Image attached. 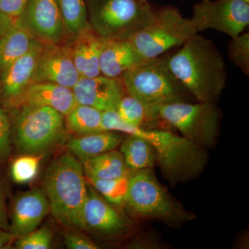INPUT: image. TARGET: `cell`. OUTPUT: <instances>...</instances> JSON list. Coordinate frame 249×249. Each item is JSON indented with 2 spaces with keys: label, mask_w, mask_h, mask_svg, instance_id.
<instances>
[{
  "label": "cell",
  "mask_w": 249,
  "mask_h": 249,
  "mask_svg": "<svg viewBox=\"0 0 249 249\" xmlns=\"http://www.w3.org/2000/svg\"><path fill=\"white\" fill-rule=\"evenodd\" d=\"M102 129L147 140L155 149L162 175L173 186L197 178L209 162L206 149L196 142L169 131L134 127L124 122L116 110L103 111Z\"/></svg>",
  "instance_id": "6da1fadb"
},
{
  "label": "cell",
  "mask_w": 249,
  "mask_h": 249,
  "mask_svg": "<svg viewBox=\"0 0 249 249\" xmlns=\"http://www.w3.org/2000/svg\"><path fill=\"white\" fill-rule=\"evenodd\" d=\"M177 79L199 102L217 101L225 88L227 67L222 54L212 41L199 34L167 58Z\"/></svg>",
  "instance_id": "7a4b0ae2"
},
{
  "label": "cell",
  "mask_w": 249,
  "mask_h": 249,
  "mask_svg": "<svg viewBox=\"0 0 249 249\" xmlns=\"http://www.w3.org/2000/svg\"><path fill=\"white\" fill-rule=\"evenodd\" d=\"M44 188L55 219L67 229L83 230L88 182L81 162L69 151L59 156L46 171Z\"/></svg>",
  "instance_id": "3957f363"
},
{
  "label": "cell",
  "mask_w": 249,
  "mask_h": 249,
  "mask_svg": "<svg viewBox=\"0 0 249 249\" xmlns=\"http://www.w3.org/2000/svg\"><path fill=\"white\" fill-rule=\"evenodd\" d=\"M123 207L132 217L156 219L172 227H181L196 218L170 194L152 168L132 172Z\"/></svg>",
  "instance_id": "277c9868"
},
{
  "label": "cell",
  "mask_w": 249,
  "mask_h": 249,
  "mask_svg": "<svg viewBox=\"0 0 249 249\" xmlns=\"http://www.w3.org/2000/svg\"><path fill=\"white\" fill-rule=\"evenodd\" d=\"M89 24L103 38L129 39L155 20L148 0H86Z\"/></svg>",
  "instance_id": "5b68a950"
},
{
  "label": "cell",
  "mask_w": 249,
  "mask_h": 249,
  "mask_svg": "<svg viewBox=\"0 0 249 249\" xmlns=\"http://www.w3.org/2000/svg\"><path fill=\"white\" fill-rule=\"evenodd\" d=\"M120 79L127 94L147 106L186 101L189 93L170 71L167 58L145 59Z\"/></svg>",
  "instance_id": "8992f818"
},
{
  "label": "cell",
  "mask_w": 249,
  "mask_h": 249,
  "mask_svg": "<svg viewBox=\"0 0 249 249\" xmlns=\"http://www.w3.org/2000/svg\"><path fill=\"white\" fill-rule=\"evenodd\" d=\"M152 107L159 120L178 129L183 137L205 149L214 146L220 124L215 103L176 101Z\"/></svg>",
  "instance_id": "52a82bcc"
},
{
  "label": "cell",
  "mask_w": 249,
  "mask_h": 249,
  "mask_svg": "<svg viewBox=\"0 0 249 249\" xmlns=\"http://www.w3.org/2000/svg\"><path fill=\"white\" fill-rule=\"evenodd\" d=\"M18 109L12 130L18 151L40 155L58 142L63 132L65 116L44 106H22Z\"/></svg>",
  "instance_id": "ba28073f"
},
{
  "label": "cell",
  "mask_w": 249,
  "mask_h": 249,
  "mask_svg": "<svg viewBox=\"0 0 249 249\" xmlns=\"http://www.w3.org/2000/svg\"><path fill=\"white\" fill-rule=\"evenodd\" d=\"M196 34L190 18L183 17L178 8L168 6L157 11L155 20L128 40L142 58L150 59L181 47Z\"/></svg>",
  "instance_id": "9c48e42d"
},
{
  "label": "cell",
  "mask_w": 249,
  "mask_h": 249,
  "mask_svg": "<svg viewBox=\"0 0 249 249\" xmlns=\"http://www.w3.org/2000/svg\"><path fill=\"white\" fill-rule=\"evenodd\" d=\"M197 34L213 29L231 38L242 34L249 24V3L244 0H201L190 18Z\"/></svg>",
  "instance_id": "30bf717a"
},
{
  "label": "cell",
  "mask_w": 249,
  "mask_h": 249,
  "mask_svg": "<svg viewBox=\"0 0 249 249\" xmlns=\"http://www.w3.org/2000/svg\"><path fill=\"white\" fill-rule=\"evenodd\" d=\"M119 206L108 202L88 183V193L82 211L83 230L109 237L129 231L132 222Z\"/></svg>",
  "instance_id": "8fae6325"
},
{
  "label": "cell",
  "mask_w": 249,
  "mask_h": 249,
  "mask_svg": "<svg viewBox=\"0 0 249 249\" xmlns=\"http://www.w3.org/2000/svg\"><path fill=\"white\" fill-rule=\"evenodd\" d=\"M80 78L70 46L43 42L33 83L49 82L73 89Z\"/></svg>",
  "instance_id": "7c38bea8"
},
{
  "label": "cell",
  "mask_w": 249,
  "mask_h": 249,
  "mask_svg": "<svg viewBox=\"0 0 249 249\" xmlns=\"http://www.w3.org/2000/svg\"><path fill=\"white\" fill-rule=\"evenodd\" d=\"M43 42H37L22 57L0 71V105L14 109L21 95L33 83L37 58Z\"/></svg>",
  "instance_id": "4fadbf2b"
},
{
  "label": "cell",
  "mask_w": 249,
  "mask_h": 249,
  "mask_svg": "<svg viewBox=\"0 0 249 249\" xmlns=\"http://www.w3.org/2000/svg\"><path fill=\"white\" fill-rule=\"evenodd\" d=\"M20 18L41 42L62 44L67 35L55 0H29Z\"/></svg>",
  "instance_id": "5bb4252c"
},
{
  "label": "cell",
  "mask_w": 249,
  "mask_h": 249,
  "mask_svg": "<svg viewBox=\"0 0 249 249\" xmlns=\"http://www.w3.org/2000/svg\"><path fill=\"white\" fill-rule=\"evenodd\" d=\"M49 212L48 199L42 190H31L16 196L9 213V231L13 240L37 229Z\"/></svg>",
  "instance_id": "9a60e30c"
},
{
  "label": "cell",
  "mask_w": 249,
  "mask_h": 249,
  "mask_svg": "<svg viewBox=\"0 0 249 249\" xmlns=\"http://www.w3.org/2000/svg\"><path fill=\"white\" fill-rule=\"evenodd\" d=\"M73 91L77 104L91 106L102 111L116 110L125 93L120 78L103 75L80 78Z\"/></svg>",
  "instance_id": "2e32d148"
},
{
  "label": "cell",
  "mask_w": 249,
  "mask_h": 249,
  "mask_svg": "<svg viewBox=\"0 0 249 249\" xmlns=\"http://www.w3.org/2000/svg\"><path fill=\"white\" fill-rule=\"evenodd\" d=\"M76 105L73 89L55 83L40 82L29 85L14 109L22 106H44L53 108L65 116Z\"/></svg>",
  "instance_id": "e0dca14e"
},
{
  "label": "cell",
  "mask_w": 249,
  "mask_h": 249,
  "mask_svg": "<svg viewBox=\"0 0 249 249\" xmlns=\"http://www.w3.org/2000/svg\"><path fill=\"white\" fill-rule=\"evenodd\" d=\"M143 60L128 39L103 38L100 53V71L103 76L121 78Z\"/></svg>",
  "instance_id": "ac0fdd59"
},
{
  "label": "cell",
  "mask_w": 249,
  "mask_h": 249,
  "mask_svg": "<svg viewBox=\"0 0 249 249\" xmlns=\"http://www.w3.org/2000/svg\"><path fill=\"white\" fill-rule=\"evenodd\" d=\"M102 37L92 29L85 31L75 37L71 47L72 58L80 78L100 76V53Z\"/></svg>",
  "instance_id": "d6986e66"
},
{
  "label": "cell",
  "mask_w": 249,
  "mask_h": 249,
  "mask_svg": "<svg viewBox=\"0 0 249 249\" xmlns=\"http://www.w3.org/2000/svg\"><path fill=\"white\" fill-rule=\"evenodd\" d=\"M124 137L119 132L101 131L95 133L75 135L69 139L68 151L80 161L116 150L124 142Z\"/></svg>",
  "instance_id": "ffe728a7"
},
{
  "label": "cell",
  "mask_w": 249,
  "mask_h": 249,
  "mask_svg": "<svg viewBox=\"0 0 249 249\" xmlns=\"http://www.w3.org/2000/svg\"><path fill=\"white\" fill-rule=\"evenodd\" d=\"M37 41L20 17L15 19L0 37V71L27 53Z\"/></svg>",
  "instance_id": "44dd1931"
},
{
  "label": "cell",
  "mask_w": 249,
  "mask_h": 249,
  "mask_svg": "<svg viewBox=\"0 0 249 249\" xmlns=\"http://www.w3.org/2000/svg\"><path fill=\"white\" fill-rule=\"evenodd\" d=\"M81 162L87 178L111 179L130 176L124 156L116 150L105 152Z\"/></svg>",
  "instance_id": "7402d4cb"
},
{
  "label": "cell",
  "mask_w": 249,
  "mask_h": 249,
  "mask_svg": "<svg viewBox=\"0 0 249 249\" xmlns=\"http://www.w3.org/2000/svg\"><path fill=\"white\" fill-rule=\"evenodd\" d=\"M126 136L120 145V152L127 168L132 172L153 168L157 164V155L151 144L139 136Z\"/></svg>",
  "instance_id": "603a6c76"
},
{
  "label": "cell",
  "mask_w": 249,
  "mask_h": 249,
  "mask_svg": "<svg viewBox=\"0 0 249 249\" xmlns=\"http://www.w3.org/2000/svg\"><path fill=\"white\" fill-rule=\"evenodd\" d=\"M103 111L91 106L77 104L65 116L67 130L74 135H84L103 131Z\"/></svg>",
  "instance_id": "cb8c5ba5"
},
{
  "label": "cell",
  "mask_w": 249,
  "mask_h": 249,
  "mask_svg": "<svg viewBox=\"0 0 249 249\" xmlns=\"http://www.w3.org/2000/svg\"><path fill=\"white\" fill-rule=\"evenodd\" d=\"M67 34L76 37L90 27L85 0H55Z\"/></svg>",
  "instance_id": "d4e9b609"
},
{
  "label": "cell",
  "mask_w": 249,
  "mask_h": 249,
  "mask_svg": "<svg viewBox=\"0 0 249 249\" xmlns=\"http://www.w3.org/2000/svg\"><path fill=\"white\" fill-rule=\"evenodd\" d=\"M116 111L124 122L134 127L147 128L150 123L159 120L152 106H145L128 94L121 98Z\"/></svg>",
  "instance_id": "484cf974"
},
{
  "label": "cell",
  "mask_w": 249,
  "mask_h": 249,
  "mask_svg": "<svg viewBox=\"0 0 249 249\" xmlns=\"http://www.w3.org/2000/svg\"><path fill=\"white\" fill-rule=\"evenodd\" d=\"M129 178L127 176L111 179L87 178V181L108 202L123 207L128 189Z\"/></svg>",
  "instance_id": "4316f807"
},
{
  "label": "cell",
  "mask_w": 249,
  "mask_h": 249,
  "mask_svg": "<svg viewBox=\"0 0 249 249\" xmlns=\"http://www.w3.org/2000/svg\"><path fill=\"white\" fill-rule=\"evenodd\" d=\"M43 156L23 154L15 159L10 165V175L19 184L30 183L37 177Z\"/></svg>",
  "instance_id": "83f0119b"
},
{
  "label": "cell",
  "mask_w": 249,
  "mask_h": 249,
  "mask_svg": "<svg viewBox=\"0 0 249 249\" xmlns=\"http://www.w3.org/2000/svg\"><path fill=\"white\" fill-rule=\"evenodd\" d=\"M229 56L232 63L249 75V34H241L232 37L229 45Z\"/></svg>",
  "instance_id": "f1b7e54d"
},
{
  "label": "cell",
  "mask_w": 249,
  "mask_h": 249,
  "mask_svg": "<svg viewBox=\"0 0 249 249\" xmlns=\"http://www.w3.org/2000/svg\"><path fill=\"white\" fill-rule=\"evenodd\" d=\"M52 238L51 229L43 227L16 239L15 247L18 249H48L52 247Z\"/></svg>",
  "instance_id": "f546056e"
},
{
  "label": "cell",
  "mask_w": 249,
  "mask_h": 249,
  "mask_svg": "<svg viewBox=\"0 0 249 249\" xmlns=\"http://www.w3.org/2000/svg\"><path fill=\"white\" fill-rule=\"evenodd\" d=\"M12 124L7 109L0 105V165L9 158L12 148Z\"/></svg>",
  "instance_id": "4dcf8cb0"
},
{
  "label": "cell",
  "mask_w": 249,
  "mask_h": 249,
  "mask_svg": "<svg viewBox=\"0 0 249 249\" xmlns=\"http://www.w3.org/2000/svg\"><path fill=\"white\" fill-rule=\"evenodd\" d=\"M64 242L70 249H96L98 246L79 232L68 231L63 234Z\"/></svg>",
  "instance_id": "1f68e13d"
},
{
  "label": "cell",
  "mask_w": 249,
  "mask_h": 249,
  "mask_svg": "<svg viewBox=\"0 0 249 249\" xmlns=\"http://www.w3.org/2000/svg\"><path fill=\"white\" fill-rule=\"evenodd\" d=\"M29 0H0V12L12 19L20 17Z\"/></svg>",
  "instance_id": "d6a6232c"
},
{
  "label": "cell",
  "mask_w": 249,
  "mask_h": 249,
  "mask_svg": "<svg viewBox=\"0 0 249 249\" xmlns=\"http://www.w3.org/2000/svg\"><path fill=\"white\" fill-rule=\"evenodd\" d=\"M0 229L8 231L9 229V213L6 209L4 191L1 183H0Z\"/></svg>",
  "instance_id": "836d02e7"
},
{
  "label": "cell",
  "mask_w": 249,
  "mask_h": 249,
  "mask_svg": "<svg viewBox=\"0 0 249 249\" xmlns=\"http://www.w3.org/2000/svg\"><path fill=\"white\" fill-rule=\"evenodd\" d=\"M13 241L12 236L9 231L0 229V249L9 248Z\"/></svg>",
  "instance_id": "e575fe53"
},
{
  "label": "cell",
  "mask_w": 249,
  "mask_h": 249,
  "mask_svg": "<svg viewBox=\"0 0 249 249\" xmlns=\"http://www.w3.org/2000/svg\"><path fill=\"white\" fill-rule=\"evenodd\" d=\"M14 19L8 17L6 15L0 12V37L7 31L14 22Z\"/></svg>",
  "instance_id": "d590c367"
},
{
  "label": "cell",
  "mask_w": 249,
  "mask_h": 249,
  "mask_svg": "<svg viewBox=\"0 0 249 249\" xmlns=\"http://www.w3.org/2000/svg\"><path fill=\"white\" fill-rule=\"evenodd\" d=\"M244 1H245L246 2L249 3V0H244Z\"/></svg>",
  "instance_id": "8d00e7d4"
}]
</instances>
